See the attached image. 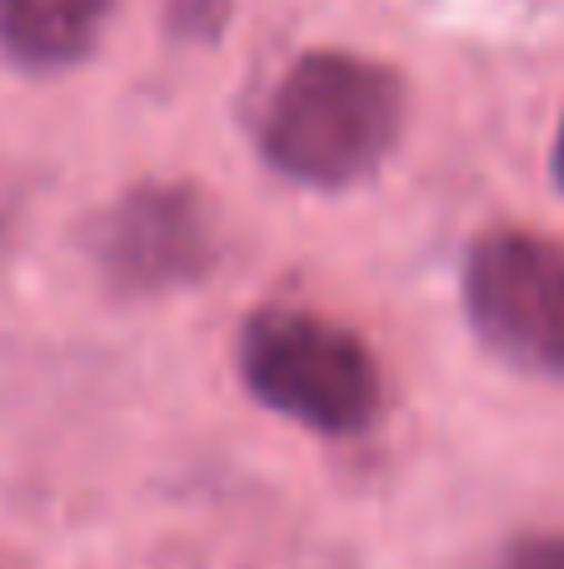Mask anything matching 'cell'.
<instances>
[{"label": "cell", "mask_w": 564, "mask_h": 569, "mask_svg": "<svg viewBox=\"0 0 564 569\" xmlns=\"http://www.w3.org/2000/svg\"><path fill=\"white\" fill-rule=\"evenodd\" d=\"M250 395L320 435H355L375 420L380 375L350 330L305 310H270L240 335Z\"/></svg>", "instance_id": "7a4b0ae2"}, {"label": "cell", "mask_w": 564, "mask_h": 569, "mask_svg": "<svg viewBox=\"0 0 564 569\" xmlns=\"http://www.w3.org/2000/svg\"><path fill=\"white\" fill-rule=\"evenodd\" d=\"M495 569H564V535H530L495 560Z\"/></svg>", "instance_id": "8992f818"}, {"label": "cell", "mask_w": 564, "mask_h": 569, "mask_svg": "<svg viewBox=\"0 0 564 569\" xmlns=\"http://www.w3.org/2000/svg\"><path fill=\"white\" fill-rule=\"evenodd\" d=\"M210 260L205 210L185 190H140L105 226V266L130 290H160L200 276Z\"/></svg>", "instance_id": "277c9868"}, {"label": "cell", "mask_w": 564, "mask_h": 569, "mask_svg": "<svg viewBox=\"0 0 564 569\" xmlns=\"http://www.w3.org/2000/svg\"><path fill=\"white\" fill-rule=\"evenodd\" d=\"M465 305L480 340L510 365L564 375V250L525 230H500L470 250Z\"/></svg>", "instance_id": "3957f363"}, {"label": "cell", "mask_w": 564, "mask_h": 569, "mask_svg": "<svg viewBox=\"0 0 564 569\" xmlns=\"http://www.w3.org/2000/svg\"><path fill=\"white\" fill-rule=\"evenodd\" d=\"M400 130V80L360 56H305L270 100L265 150L285 176L345 186Z\"/></svg>", "instance_id": "6da1fadb"}, {"label": "cell", "mask_w": 564, "mask_h": 569, "mask_svg": "<svg viewBox=\"0 0 564 569\" xmlns=\"http://www.w3.org/2000/svg\"><path fill=\"white\" fill-rule=\"evenodd\" d=\"M110 0H0V46L26 66H66L85 56Z\"/></svg>", "instance_id": "5b68a950"}, {"label": "cell", "mask_w": 564, "mask_h": 569, "mask_svg": "<svg viewBox=\"0 0 564 569\" xmlns=\"http://www.w3.org/2000/svg\"><path fill=\"white\" fill-rule=\"evenodd\" d=\"M555 176H560V186H564V126H560V146H555Z\"/></svg>", "instance_id": "52a82bcc"}]
</instances>
